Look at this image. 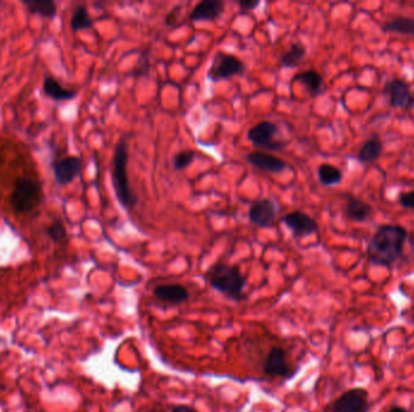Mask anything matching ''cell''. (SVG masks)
Instances as JSON below:
<instances>
[{"instance_id":"21","label":"cell","mask_w":414,"mask_h":412,"mask_svg":"<svg viewBox=\"0 0 414 412\" xmlns=\"http://www.w3.org/2000/svg\"><path fill=\"white\" fill-rule=\"evenodd\" d=\"M382 30L389 33L414 37V18L410 16H395L382 25Z\"/></svg>"},{"instance_id":"27","label":"cell","mask_w":414,"mask_h":412,"mask_svg":"<svg viewBox=\"0 0 414 412\" xmlns=\"http://www.w3.org/2000/svg\"><path fill=\"white\" fill-rule=\"evenodd\" d=\"M148 51H144L142 56H141L138 64L136 66L134 72L131 73V75L142 76L147 75L149 72V57L147 56Z\"/></svg>"},{"instance_id":"7","label":"cell","mask_w":414,"mask_h":412,"mask_svg":"<svg viewBox=\"0 0 414 412\" xmlns=\"http://www.w3.org/2000/svg\"><path fill=\"white\" fill-rule=\"evenodd\" d=\"M371 408L369 393L361 387L350 388L334 400L330 412H368Z\"/></svg>"},{"instance_id":"25","label":"cell","mask_w":414,"mask_h":412,"mask_svg":"<svg viewBox=\"0 0 414 412\" xmlns=\"http://www.w3.org/2000/svg\"><path fill=\"white\" fill-rule=\"evenodd\" d=\"M47 237L50 238L54 243L64 244L68 241L67 229L64 226V224L61 220H55L54 223L50 224L47 227Z\"/></svg>"},{"instance_id":"14","label":"cell","mask_w":414,"mask_h":412,"mask_svg":"<svg viewBox=\"0 0 414 412\" xmlns=\"http://www.w3.org/2000/svg\"><path fill=\"white\" fill-rule=\"evenodd\" d=\"M224 13V3L220 0H203L195 5L189 18L193 22L215 21Z\"/></svg>"},{"instance_id":"20","label":"cell","mask_w":414,"mask_h":412,"mask_svg":"<svg viewBox=\"0 0 414 412\" xmlns=\"http://www.w3.org/2000/svg\"><path fill=\"white\" fill-rule=\"evenodd\" d=\"M30 15L54 20L57 16V5L52 0H22Z\"/></svg>"},{"instance_id":"5","label":"cell","mask_w":414,"mask_h":412,"mask_svg":"<svg viewBox=\"0 0 414 412\" xmlns=\"http://www.w3.org/2000/svg\"><path fill=\"white\" fill-rule=\"evenodd\" d=\"M245 69V63L237 56L218 52L212 61L207 78L211 81L229 80L232 76L244 75Z\"/></svg>"},{"instance_id":"22","label":"cell","mask_w":414,"mask_h":412,"mask_svg":"<svg viewBox=\"0 0 414 412\" xmlns=\"http://www.w3.org/2000/svg\"><path fill=\"white\" fill-rule=\"evenodd\" d=\"M317 177L324 186H338L343 181V173L333 164H322L317 169Z\"/></svg>"},{"instance_id":"30","label":"cell","mask_w":414,"mask_h":412,"mask_svg":"<svg viewBox=\"0 0 414 412\" xmlns=\"http://www.w3.org/2000/svg\"><path fill=\"white\" fill-rule=\"evenodd\" d=\"M179 10H181V8H179V6H176L171 13H167V16L165 17L166 25H175V22L177 21V13H179Z\"/></svg>"},{"instance_id":"6","label":"cell","mask_w":414,"mask_h":412,"mask_svg":"<svg viewBox=\"0 0 414 412\" xmlns=\"http://www.w3.org/2000/svg\"><path fill=\"white\" fill-rule=\"evenodd\" d=\"M279 135V127L274 122L262 121L249 128L247 132V139L254 147H262L266 150L280 152L286 147V142L276 140L275 137Z\"/></svg>"},{"instance_id":"23","label":"cell","mask_w":414,"mask_h":412,"mask_svg":"<svg viewBox=\"0 0 414 412\" xmlns=\"http://www.w3.org/2000/svg\"><path fill=\"white\" fill-rule=\"evenodd\" d=\"M93 25V17L90 16L88 8L85 5H78L71 18V28L73 32L78 33L81 30H90Z\"/></svg>"},{"instance_id":"19","label":"cell","mask_w":414,"mask_h":412,"mask_svg":"<svg viewBox=\"0 0 414 412\" xmlns=\"http://www.w3.org/2000/svg\"><path fill=\"white\" fill-rule=\"evenodd\" d=\"M345 213L351 222L362 223L373 215V207L369 203L365 202L364 200L357 198H348L345 205Z\"/></svg>"},{"instance_id":"11","label":"cell","mask_w":414,"mask_h":412,"mask_svg":"<svg viewBox=\"0 0 414 412\" xmlns=\"http://www.w3.org/2000/svg\"><path fill=\"white\" fill-rule=\"evenodd\" d=\"M384 92L388 93L390 105L396 109L408 110L414 107V95L410 85L401 79H393L385 84Z\"/></svg>"},{"instance_id":"18","label":"cell","mask_w":414,"mask_h":412,"mask_svg":"<svg viewBox=\"0 0 414 412\" xmlns=\"http://www.w3.org/2000/svg\"><path fill=\"white\" fill-rule=\"evenodd\" d=\"M42 90L47 97L56 102L73 101L78 96V92L74 90L64 89L54 76H44L42 81Z\"/></svg>"},{"instance_id":"26","label":"cell","mask_w":414,"mask_h":412,"mask_svg":"<svg viewBox=\"0 0 414 412\" xmlns=\"http://www.w3.org/2000/svg\"><path fill=\"white\" fill-rule=\"evenodd\" d=\"M195 156L196 152L191 149H186L182 152H177L176 155L172 157V164H174L175 169L176 171H184L188 169L193 161L195 160Z\"/></svg>"},{"instance_id":"15","label":"cell","mask_w":414,"mask_h":412,"mask_svg":"<svg viewBox=\"0 0 414 412\" xmlns=\"http://www.w3.org/2000/svg\"><path fill=\"white\" fill-rule=\"evenodd\" d=\"M153 294L164 303L179 305L189 299V291L181 284H160L154 288Z\"/></svg>"},{"instance_id":"31","label":"cell","mask_w":414,"mask_h":412,"mask_svg":"<svg viewBox=\"0 0 414 412\" xmlns=\"http://www.w3.org/2000/svg\"><path fill=\"white\" fill-rule=\"evenodd\" d=\"M171 412H198L195 408H191V406H188V405H176L172 408Z\"/></svg>"},{"instance_id":"4","label":"cell","mask_w":414,"mask_h":412,"mask_svg":"<svg viewBox=\"0 0 414 412\" xmlns=\"http://www.w3.org/2000/svg\"><path fill=\"white\" fill-rule=\"evenodd\" d=\"M44 200L40 181L22 176L13 181V189L8 198L10 206L17 214L32 213L42 205Z\"/></svg>"},{"instance_id":"28","label":"cell","mask_w":414,"mask_h":412,"mask_svg":"<svg viewBox=\"0 0 414 412\" xmlns=\"http://www.w3.org/2000/svg\"><path fill=\"white\" fill-rule=\"evenodd\" d=\"M400 205L406 210H414V190L413 191H407L400 195Z\"/></svg>"},{"instance_id":"10","label":"cell","mask_w":414,"mask_h":412,"mask_svg":"<svg viewBox=\"0 0 414 412\" xmlns=\"http://www.w3.org/2000/svg\"><path fill=\"white\" fill-rule=\"evenodd\" d=\"M52 173L56 184L59 186H69L81 176L83 160L79 156H67L52 162Z\"/></svg>"},{"instance_id":"8","label":"cell","mask_w":414,"mask_h":412,"mask_svg":"<svg viewBox=\"0 0 414 412\" xmlns=\"http://www.w3.org/2000/svg\"><path fill=\"white\" fill-rule=\"evenodd\" d=\"M264 374L271 377L291 379L296 375V370L292 368L288 360V353L283 347H271L266 354V360L263 364Z\"/></svg>"},{"instance_id":"24","label":"cell","mask_w":414,"mask_h":412,"mask_svg":"<svg viewBox=\"0 0 414 412\" xmlns=\"http://www.w3.org/2000/svg\"><path fill=\"white\" fill-rule=\"evenodd\" d=\"M307 47L302 42H293L290 49L281 56V64L286 68L297 67L304 59Z\"/></svg>"},{"instance_id":"9","label":"cell","mask_w":414,"mask_h":412,"mask_svg":"<svg viewBox=\"0 0 414 412\" xmlns=\"http://www.w3.org/2000/svg\"><path fill=\"white\" fill-rule=\"evenodd\" d=\"M280 222L288 227L295 238H303L319 231L317 220L302 210H293L291 213L283 215Z\"/></svg>"},{"instance_id":"2","label":"cell","mask_w":414,"mask_h":412,"mask_svg":"<svg viewBox=\"0 0 414 412\" xmlns=\"http://www.w3.org/2000/svg\"><path fill=\"white\" fill-rule=\"evenodd\" d=\"M129 145L125 138L120 139L115 147L112 161V183L119 205L125 210H131L138 205V196L134 193L127 177Z\"/></svg>"},{"instance_id":"12","label":"cell","mask_w":414,"mask_h":412,"mask_svg":"<svg viewBox=\"0 0 414 412\" xmlns=\"http://www.w3.org/2000/svg\"><path fill=\"white\" fill-rule=\"evenodd\" d=\"M278 215V205L271 198H261L252 203L249 210L251 223L259 227H271Z\"/></svg>"},{"instance_id":"13","label":"cell","mask_w":414,"mask_h":412,"mask_svg":"<svg viewBox=\"0 0 414 412\" xmlns=\"http://www.w3.org/2000/svg\"><path fill=\"white\" fill-rule=\"evenodd\" d=\"M245 160L251 166H254V169L263 171V172L278 174V173L283 172L288 169L286 161H283L278 156L266 154V152H249V155H246Z\"/></svg>"},{"instance_id":"29","label":"cell","mask_w":414,"mask_h":412,"mask_svg":"<svg viewBox=\"0 0 414 412\" xmlns=\"http://www.w3.org/2000/svg\"><path fill=\"white\" fill-rule=\"evenodd\" d=\"M237 5L240 6L241 10L245 11H252L254 8H258L261 5L259 0H239Z\"/></svg>"},{"instance_id":"32","label":"cell","mask_w":414,"mask_h":412,"mask_svg":"<svg viewBox=\"0 0 414 412\" xmlns=\"http://www.w3.org/2000/svg\"><path fill=\"white\" fill-rule=\"evenodd\" d=\"M386 412H410L407 408H402V406H398V405H393V406H390Z\"/></svg>"},{"instance_id":"1","label":"cell","mask_w":414,"mask_h":412,"mask_svg":"<svg viewBox=\"0 0 414 412\" xmlns=\"http://www.w3.org/2000/svg\"><path fill=\"white\" fill-rule=\"evenodd\" d=\"M408 232L400 225L386 224L377 229L367 244L368 261L373 265L390 267L402 257Z\"/></svg>"},{"instance_id":"3","label":"cell","mask_w":414,"mask_h":412,"mask_svg":"<svg viewBox=\"0 0 414 412\" xmlns=\"http://www.w3.org/2000/svg\"><path fill=\"white\" fill-rule=\"evenodd\" d=\"M208 284L234 301L245 299L246 278L235 265L217 262L206 272Z\"/></svg>"},{"instance_id":"33","label":"cell","mask_w":414,"mask_h":412,"mask_svg":"<svg viewBox=\"0 0 414 412\" xmlns=\"http://www.w3.org/2000/svg\"><path fill=\"white\" fill-rule=\"evenodd\" d=\"M147 412H165L162 408H153L150 410H148Z\"/></svg>"},{"instance_id":"16","label":"cell","mask_w":414,"mask_h":412,"mask_svg":"<svg viewBox=\"0 0 414 412\" xmlns=\"http://www.w3.org/2000/svg\"><path fill=\"white\" fill-rule=\"evenodd\" d=\"M292 81L304 85L305 89H307L312 97H317V96H320V95L325 92L326 85L324 78H322L320 73L314 71V69H309L305 72L296 74V75L293 76Z\"/></svg>"},{"instance_id":"17","label":"cell","mask_w":414,"mask_h":412,"mask_svg":"<svg viewBox=\"0 0 414 412\" xmlns=\"http://www.w3.org/2000/svg\"><path fill=\"white\" fill-rule=\"evenodd\" d=\"M383 152V142L378 135H373L372 137L366 139L364 144L360 147L359 152L356 155V160L361 164H374Z\"/></svg>"}]
</instances>
